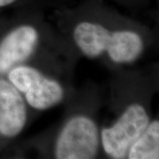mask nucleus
<instances>
[{"label":"nucleus","mask_w":159,"mask_h":159,"mask_svg":"<svg viewBox=\"0 0 159 159\" xmlns=\"http://www.w3.org/2000/svg\"><path fill=\"white\" fill-rule=\"evenodd\" d=\"M76 45L87 57H97L107 51L115 63L134 61L143 51V41L130 30L110 31L97 23L83 21L74 31Z\"/></svg>","instance_id":"nucleus-1"},{"label":"nucleus","mask_w":159,"mask_h":159,"mask_svg":"<svg viewBox=\"0 0 159 159\" xmlns=\"http://www.w3.org/2000/svg\"><path fill=\"white\" fill-rule=\"evenodd\" d=\"M149 124V118L144 107L134 103L125 109L119 119L101 132L103 150L111 157H126L130 147Z\"/></svg>","instance_id":"nucleus-2"},{"label":"nucleus","mask_w":159,"mask_h":159,"mask_svg":"<svg viewBox=\"0 0 159 159\" xmlns=\"http://www.w3.org/2000/svg\"><path fill=\"white\" fill-rule=\"evenodd\" d=\"M99 148V132L89 118L79 115L66 123L57 139L55 157L57 159H90Z\"/></svg>","instance_id":"nucleus-3"},{"label":"nucleus","mask_w":159,"mask_h":159,"mask_svg":"<svg viewBox=\"0 0 159 159\" xmlns=\"http://www.w3.org/2000/svg\"><path fill=\"white\" fill-rule=\"evenodd\" d=\"M8 80L26 101L36 110H46L62 100L64 90L57 80L46 78L37 69L28 66H17L9 70Z\"/></svg>","instance_id":"nucleus-4"},{"label":"nucleus","mask_w":159,"mask_h":159,"mask_svg":"<svg viewBox=\"0 0 159 159\" xmlns=\"http://www.w3.org/2000/svg\"><path fill=\"white\" fill-rule=\"evenodd\" d=\"M37 42L36 29L29 25L18 27L6 34L0 43V74L26 61L33 54Z\"/></svg>","instance_id":"nucleus-5"},{"label":"nucleus","mask_w":159,"mask_h":159,"mask_svg":"<svg viewBox=\"0 0 159 159\" xmlns=\"http://www.w3.org/2000/svg\"><path fill=\"white\" fill-rule=\"evenodd\" d=\"M27 121V107L20 92L10 81L0 79V134L18 135Z\"/></svg>","instance_id":"nucleus-6"},{"label":"nucleus","mask_w":159,"mask_h":159,"mask_svg":"<svg viewBox=\"0 0 159 159\" xmlns=\"http://www.w3.org/2000/svg\"><path fill=\"white\" fill-rule=\"evenodd\" d=\"M129 159L159 158V122L154 120L132 145L126 154Z\"/></svg>","instance_id":"nucleus-7"},{"label":"nucleus","mask_w":159,"mask_h":159,"mask_svg":"<svg viewBox=\"0 0 159 159\" xmlns=\"http://www.w3.org/2000/svg\"><path fill=\"white\" fill-rule=\"evenodd\" d=\"M19 0H0V8L15 4Z\"/></svg>","instance_id":"nucleus-8"}]
</instances>
